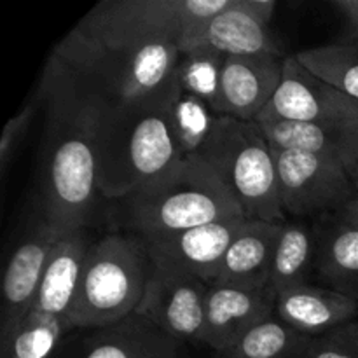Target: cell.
Segmentation results:
<instances>
[{
  "mask_svg": "<svg viewBox=\"0 0 358 358\" xmlns=\"http://www.w3.org/2000/svg\"><path fill=\"white\" fill-rule=\"evenodd\" d=\"M353 122L358 101L315 76L296 55L287 56L278 91L257 122Z\"/></svg>",
  "mask_w": 358,
  "mask_h": 358,
  "instance_id": "30bf717a",
  "label": "cell"
},
{
  "mask_svg": "<svg viewBox=\"0 0 358 358\" xmlns=\"http://www.w3.org/2000/svg\"><path fill=\"white\" fill-rule=\"evenodd\" d=\"M275 317L301 334L318 338L339 325L355 322L358 303L324 285L306 283L276 294Z\"/></svg>",
  "mask_w": 358,
  "mask_h": 358,
  "instance_id": "ac0fdd59",
  "label": "cell"
},
{
  "mask_svg": "<svg viewBox=\"0 0 358 358\" xmlns=\"http://www.w3.org/2000/svg\"><path fill=\"white\" fill-rule=\"evenodd\" d=\"M317 264V233L313 224L285 220L276 241L269 289L276 294L310 283Z\"/></svg>",
  "mask_w": 358,
  "mask_h": 358,
  "instance_id": "7402d4cb",
  "label": "cell"
},
{
  "mask_svg": "<svg viewBox=\"0 0 358 358\" xmlns=\"http://www.w3.org/2000/svg\"><path fill=\"white\" fill-rule=\"evenodd\" d=\"M269 143L315 154L345 168L358 182V121L353 122H257Z\"/></svg>",
  "mask_w": 358,
  "mask_h": 358,
  "instance_id": "2e32d148",
  "label": "cell"
},
{
  "mask_svg": "<svg viewBox=\"0 0 358 358\" xmlns=\"http://www.w3.org/2000/svg\"><path fill=\"white\" fill-rule=\"evenodd\" d=\"M91 245L86 229L63 234L48 259L34 310L52 315L66 325Z\"/></svg>",
  "mask_w": 358,
  "mask_h": 358,
  "instance_id": "d6986e66",
  "label": "cell"
},
{
  "mask_svg": "<svg viewBox=\"0 0 358 358\" xmlns=\"http://www.w3.org/2000/svg\"><path fill=\"white\" fill-rule=\"evenodd\" d=\"M178 55L177 42L171 41L138 48H105L69 31L49 58L101 117H110L168 96L177 86Z\"/></svg>",
  "mask_w": 358,
  "mask_h": 358,
  "instance_id": "7a4b0ae2",
  "label": "cell"
},
{
  "mask_svg": "<svg viewBox=\"0 0 358 358\" xmlns=\"http://www.w3.org/2000/svg\"><path fill=\"white\" fill-rule=\"evenodd\" d=\"M248 220L247 217H236L142 240L156 268L185 273L212 285L231 241Z\"/></svg>",
  "mask_w": 358,
  "mask_h": 358,
  "instance_id": "7c38bea8",
  "label": "cell"
},
{
  "mask_svg": "<svg viewBox=\"0 0 358 358\" xmlns=\"http://www.w3.org/2000/svg\"><path fill=\"white\" fill-rule=\"evenodd\" d=\"M62 236L58 229L42 219V222L31 229L10 255L2 285L3 310L0 339L9 336L34 310L48 259Z\"/></svg>",
  "mask_w": 358,
  "mask_h": 358,
  "instance_id": "5bb4252c",
  "label": "cell"
},
{
  "mask_svg": "<svg viewBox=\"0 0 358 358\" xmlns=\"http://www.w3.org/2000/svg\"><path fill=\"white\" fill-rule=\"evenodd\" d=\"M304 358H358V322L339 325L313 338Z\"/></svg>",
  "mask_w": 358,
  "mask_h": 358,
  "instance_id": "83f0119b",
  "label": "cell"
},
{
  "mask_svg": "<svg viewBox=\"0 0 358 358\" xmlns=\"http://www.w3.org/2000/svg\"><path fill=\"white\" fill-rule=\"evenodd\" d=\"M182 345L135 313L98 329L83 358H182Z\"/></svg>",
  "mask_w": 358,
  "mask_h": 358,
  "instance_id": "44dd1931",
  "label": "cell"
},
{
  "mask_svg": "<svg viewBox=\"0 0 358 358\" xmlns=\"http://www.w3.org/2000/svg\"><path fill=\"white\" fill-rule=\"evenodd\" d=\"M275 0H229L222 10L191 24L178 51L208 48L224 56L283 55L271 31Z\"/></svg>",
  "mask_w": 358,
  "mask_h": 358,
  "instance_id": "9c48e42d",
  "label": "cell"
},
{
  "mask_svg": "<svg viewBox=\"0 0 358 358\" xmlns=\"http://www.w3.org/2000/svg\"><path fill=\"white\" fill-rule=\"evenodd\" d=\"M283 213L313 217L336 213L358 192L343 166L315 154L271 145Z\"/></svg>",
  "mask_w": 358,
  "mask_h": 358,
  "instance_id": "ba28073f",
  "label": "cell"
},
{
  "mask_svg": "<svg viewBox=\"0 0 358 358\" xmlns=\"http://www.w3.org/2000/svg\"><path fill=\"white\" fill-rule=\"evenodd\" d=\"M35 114V103L24 105L16 115L7 121V124L3 126V131H2V138H0V170L2 173H6L7 166H9V161L13 159L14 156V150L17 149L20 145L21 138H23L24 131L27 128L30 126L31 117Z\"/></svg>",
  "mask_w": 358,
  "mask_h": 358,
  "instance_id": "f1b7e54d",
  "label": "cell"
},
{
  "mask_svg": "<svg viewBox=\"0 0 358 358\" xmlns=\"http://www.w3.org/2000/svg\"><path fill=\"white\" fill-rule=\"evenodd\" d=\"M311 341L313 338L273 317L250 329L229 348L213 352L212 358H304Z\"/></svg>",
  "mask_w": 358,
  "mask_h": 358,
  "instance_id": "603a6c76",
  "label": "cell"
},
{
  "mask_svg": "<svg viewBox=\"0 0 358 358\" xmlns=\"http://www.w3.org/2000/svg\"><path fill=\"white\" fill-rule=\"evenodd\" d=\"M334 215L339 217L341 220H345V222L358 227V192L345 206H343V208H339Z\"/></svg>",
  "mask_w": 358,
  "mask_h": 358,
  "instance_id": "4dcf8cb0",
  "label": "cell"
},
{
  "mask_svg": "<svg viewBox=\"0 0 358 358\" xmlns=\"http://www.w3.org/2000/svg\"><path fill=\"white\" fill-rule=\"evenodd\" d=\"M41 98L48 103L41 184L44 220L62 234L86 229L101 198L98 185L101 114L77 93L51 58L42 73Z\"/></svg>",
  "mask_w": 358,
  "mask_h": 358,
  "instance_id": "6da1fadb",
  "label": "cell"
},
{
  "mask_svg": "<svg viewBox=\"0 0 358 358\" xmlns=\"http://www.w3.org/2000/svg\"><path fill=\"white\" fill-rule=\"evenodd\" d=\"M208 289V283L196 276L154 266L136 315L177 341L203 343Z\"/></svg>",
  "mask_w": 358,
  "mask_h": 358,
  "instance_id": "8fae6325",
  "label": "cell"
},
{
  "mask_svg": "<svg viewBox=\"0 0 358 358\" xmlns=\"http://www.w3.org/2000/svg\"><path fill=\"white\" fill-rule=\"evenodd\" d=\"M229 0H103L70 30L105 48H138L180 41L191 24L213 16Z\"/></svg>",
  "mask_w": 358,
  "mask_h": 358,
  "instance_id": "52a82bcc",
  "label": "cell"
},
{
  "mask_svg": "<svg viewBox=\"0 0 358 358\" xmlns=\"http://www.w3.org/2000/svg\"><path fill=\"white\" fill-rule=\"evenodd\" d=\"M357 185H358V184H357Z\"/></svg>",
  "mask_w": 358,
  "mask_h": 358,
  "instance_id": "d6a6232c",
  "label": "cell"
},
{
  "mask_svg": "<svg viewBox=\"0 0 358 358\" xmlns=\"http://www.w3.org/2000/svg\"><path fill=\"white\" fill-rule=\"evenodd\" d=\"M296 56L315 76L358 101V38L348 37L332 44L304 49Z\"/></svg>",
  "mask_w": 358,
  "mask_h": 358,
  "instance_id": "cb8c5ba5",
  "label": "cell"
},
{
  "mask_svg": "<svg viewBox=\"0 0 358 358\" xmlns=\"http://www.w3.org/2000/svg\"><path fill=\"white\" fill-rule=\"evenodd\" d=\"M175 90L142 108L100 119L98 185L103 199L124 198L187 159L171 128Z\"/></svg>",
  "mask_w": 358,
  "mask_h": 358,
  "instance_id": "277c9868",
  "label": "cell"
},
{
  "mask_svg": "<svg viewBox=\"0 0 358 358\" xmlns=\"http://www.w3.org/2000/svg\"><path fill=\"white\" fill-rule=\"evenodd\" d=\"M357 184H358V182H357Z\"/></svg>",
  "mask_w": 358,
  "mask_h": 358,
  "instance_id": "1f68e13d",
  "label": "cell"
},
{
  "mask_svg": "<svg viewBox=\"0 0 358 358\" xmlns=\"http://www.w3.org/2000/svg\"><path fill=\"white\" fill-rule=\"evenodd\" d=\"M66 332L65 322L31 310L17 327L0 339V358H48Z\"/></svg>",
  "mask_w": 358,
  "mask_h": 358,
  "instance_id": "d4e9b609",
  "label": "cell"
},
{
  "mask_svg": "<svg viewBox=\"0 0 358 358\" xmlns=\"http://www.w3.org/2000/svg\"><path fill=\"white\" fill-rule=\"evenodd\" d=\"M196 157L215 171L247 219L285 222L271 143L257 122L217 115Z\"/></svg>",
  "mask_w": 358,
  "mask_h": 358,
  "instance_id": "8992f818",
  "label": "cell"
},
{
  "mask_svg": "<svg viewBox=\"0 0 358 358\" xmlns=\"http://www.w3.org/2000/svg\"><path fill=\"white\" fill-rule=\"evenodd\" d=\"M117 233L147 238L245 217L215 171L198 157L175 164L150 184L112 201Z\"/></svg>",
  "mask_w": 358,
  "mask_h": 358,
  "instance_id": "3957f363",
  "label": "cell"
},
{
  "mask_svg": "<svg viewBox=\"0 0 358 358\" xmlns=\"http://www.w3.org/2000/svg\"><path fill=\"white\" fill-rule=\"evenodd\" d=\"M227 56L208 48H196L178 55L175 66V83L178 90L199 98L215 112L220 76Z\"/></svg>",
  "mask_w": 358,
  "mask_h": 358,
  "instance_id": "484cf974",
  "label": "cell"
},
{
  "mask_svg": "<svg viewBox=\"0 0 358 358\" xmlns=\"http://www.w3.org/2000/svg\"><path fill=\"white\" fill-rule=\"evenodd\" d=\"M170 119L182 154L185 157H196L212 133L217 114L208 103L184 93L177 86L170 100Z\"/></svg>",
  "mask_w": 358,
  "mask_h": 358,
  "instance_id": "4316f807",
  "label": "cell"
},
{
  "mask_svg": "<svg viewBox=\"0 0 358 358\" xmlns=\"http://www.w3.org/2000/svg\"><path fill=\"white\" fill-rule=\"evenodd\" d=\"M317 264L315 275L327 289L358 303V227L334 213L315 220Z\"/></svg>",
  "mask_w": 358,
  "mask_h": 358,
  "instance_id": "ffe728a7",
  "label": "cell"
},
{
  "mask_svg": "<svg viewBox=\"0 0 358 358\" xmlns=\"http://www.w3.org/2000/svg\"><path fill=\"white\" fill-rule=\"evenodd\" d=\"M142 238L112 233L91 245L72 310L70 329H105L136 313L152 273Z\"/></svg>",
  "mask_w": 358,
  "mask_h": 358,
  "instance_id": "5b68a950",
  "label": "cell"
},
{
  "mask_svg": "<svg viewBox=\"0 0 358 358\" xmlns=\"http://www.w3.org/2000/svg\"><path fill=\"white\" fill-rule=\"evenodd\" d=\"M283 222L250 219L231 241L212 285L268 289L271 262Z\"/></svg>",
  "mask_w": 358,
  "mask_h": 358,
  "instance_id": "e0dca14e",
  "label": "cell"
},
{
  "mask_svg": "<svg viewBox=\"0 0 358 358\" xmlns=\"http://www.w3.org/2000/svg\"><path fill=\"white\" fill-rule=\"evenodd\" d=\"M285 58L283 55L227 56L215 114L257 122L282 84Z\"/></svg>",
  "mask_w": 358,
  "mask_h": 358,
  "instance_id": "4fadbf2b",
  "label": "cell"
},
{
  "mask_svg": "<svg viewBox=\"0 0 358 358\" xmlns=\"http://www.w3.org/2000/svg\"><path fill=\"white\" fill-rule=\"evenodd\" d=\"M332 6L345 16L350 28V37L358 38V0H334Z\"/></svg>",
  "mask_w": 358,
  "mask_h": 358,
  "instance_id": "f546056e",
  "label": "cell"
},
{
  "mask_svg": "<svg viewBox=\"0 0 358 358\" xmlns=\"http://www.w3.org/2000/svg\"><path fill=\"white\" fill-rule=\"evenodd\" d=\"M276 292L268 289H245L210 285L205 299L203 345L213 352L229 348L250 329L275 317Z\"/></svg>",
  "mask_w": 358,
  "mask_h": 358,
  "instance_id": "9a60e30c",
  "label": "cell"
}]
</instances>
